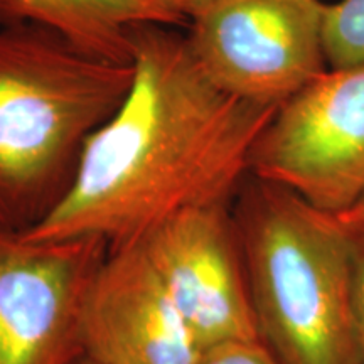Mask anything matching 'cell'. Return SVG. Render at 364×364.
<instances>
[{
	"label": "cell",
	"instance_id": "6da1fadb",
	"mask_svg": "<svg viewBox=\"0 0 364 364\" xmlns=\"http://www.w3.org/2000/svg\"><path fill=\"white\" fill-rule=\"evenodd\" d=\"M130 39L129 95L88 139L65 201L26 235L100 236L117 248L186 209L233 204L250 174L275 108L221 91L172 27L136 26Z\"/></svg>",
	"mask_w": 364,
	"mask_h": 364
},
{
	"label": "cell",
	"instance_id": "7a4b0ae2",
	"mask_svg": "<svg viewBox=\"0 0 364 364\" xmlns=\"http://www.w3.org/2000/svg\"><path fill=\"white\" fill-rule=\"evenodd\" d=\"M134 75L43 27L0 26V228L26 233L56 211Z\"/></svg>",
	"mask_w": 364,
	"mask_h": 364
},
{
	"label": "cell",
	"instance_id": "3957f363",
	"mask_svg": "<svg viewBox=\"0 0 364 364\" xmlns=\"http://www.w3.org/2000/svg\"><path fill=\"white\" fill-rule=\"evenodd\" d=\"M258 338L280 364H363L351 233L294 191L247 176L231 204Z\"/></svg>",
	"mask_w": 364,
	"mask_h": 364
},
{
	"label": "cell",
	"instance_id": "277c9868",
	"mask_svg": "<svg viewBox=\"0 0 364 364\" xmlns=\"http://www.w3.org/2000/svg\"><path fill=\"white\" fill-rule=\"evenodd\" d=\"M322 0H208L189 17L191 51L231 97L279 108L327 65Z\"/></svg>",
	"mask_w": 364,
	"mask_h": 364
},
{
	"label": "cell",
	"instance_id": "5b68a950",
	"mask_svg": "<svg viewBox=\"0 0 364 364\" xmlns=\"http://www.w3.org/2000/svg\"><path fill=\"white\" fill-rule=\"evenodd\" d=\"M250 174L341 215L364 196V63L327 70L277 108Z\"/></svg>",
	"mask_w": 364,
	"mask_h": 364
},
{
	"label": "cell",
	"instance_id": "8992f818",
	"mask_svg": "<svg viewBox=\"0 0 364 364\" xmlns=\"http://www.w3.org/2000/svg\"><path fill=\"white\" fill-rule=\"evenodd\" d=\"M110 252L100 236L41 240L0 228V364H73L90 287Z\"/></svg>",
	"mask_w": 364,
	"mask_h": 364
},
{
	"label": "cell",
	"instance_id": "52a82bcc",
	"mask_svg": "<svg viewBox=\"0 0 364 364\" xmlns=\"http://www.w3.org/2000/svg\"><path fill=\"white\" fill-rule=\"evenodd\" d=\"M134 241L203 348L260 339L231 204L186 209Z\"/></svg>",
	"mask_w": 364,
	"mask_h": 364
},
{
	"label": "cell",
	"instance_id": "ba28073f",
	"mask_svg": "<svg viewBox=\"0 0 364 364\" xmlns=\"http://www.w3.org/2000/svg\"><path fill=\"white\" fill-rule=\"evenodd\" d=\"M81 343L97 364H194L204 349L135 241L110 248L100 267Z\"/></svg>",
	"mask_w": 364,
	"mask_h": 364
},
{
	"label": "cell",
	"instance_id": "9c48e42d",
	"mask_svg": "<svg viewBox=\"0 0 364 364\" xmlns=\"http://www.w3.org/2000/svg\"><path fill=\"white\" fill-rule=\"evenodd\" d=\"M38 26L86 54L132 65L130 31L179 26L150 0H0V26Z\"/></svg>",
	"mask_w": 364,
	"mask_h": 364
},
{
	"label": "cell",
	"instance_id": "30bf717a",
	"mask_svg": "<svg viewBox=\"0 0 364 364\" xmlns=\"http://www.w3.org/2000/svg\"><path fill=\"white\" fill-rule=\"evenodd\" d=\"M324 48L329 68L364 63V0L327 4Z\"/></svg>",
	"mask_w": 364,
	"mask_h": 364
},
{
	"label": "cell",
	"instance_id": "8fae6325",
	"mask_svg": "<svg viewBox=\"0 0 364 364\" xmlns=\"http://www.w3.org/2000/svg\"><path fill=\"white\" fill-rule=\"evenodd\" d=\"M194 364H280L260 339L226 341L204 348Z\"/></svg>",
	"mask_w": 364,
	"mask_h": 364
},
{
	"label": "cell",
	"instance_id": "7c38bea8",
	"mask_svg": "<svg viewBox=\"0 0 364 364\" xmlns=\"http://www.w3.org/2000/svg\"><path fill=\"white\" fill-rule=\"evenodd\" d=\"M349 233L353 243V304L359 331H364V231L349 230Z\"/></svg>",
	"mask_w": 364,
	"mask_h": 364
},
{
	"label": "cell",
	"instance_id": "4fadbf2b",
	"mask_svg": "<svg viewBox=\"0 0 364 364\" xmlns=\"http://www.w3.org/2000/svg\"><path fill=\"white\" fill-rule=\"evenodd\" d=\"M159 9L167 12L179 26H188L189 17L208 0H150Z\"/></svg>",
	"mask_w": 364,
	"mask_h": 364
},
{
	"label": "cell",
	"instance_id": "5bb4252c",
	"mask_svg": "<svg viewBox=\"0 0 364 364\" xmlns=\"http://www.w3.org/2000/svg\"><path fill=\"white\" fill-rule=\"evenodd\" d=\"M336 216H338V220L343 223L346 228H349V230L364 231V196L353 208H349L348 211Z\"/></svg>",
	"mask_w": 364,
	"mask_h": 364
},
{
	"label": "cell",
	"instance_id": "9a60e30c",
	"mask_svg": "<svg viewBox=\"0 0 364 364\" xmlns=\"http://www.w3.org/2000/svg\"><path fill=\"white\" fill-rule=\"evenodd\" d=\"M73 364H97V363H93L91 361V359H88V358H85V356H81L78 361H75Z\"/></svg>",
	"mask_w": 364,
	"mask_h": 364
},
{
	"label": "cell",
	"instance_id": "2e32d148",
	"mask_svg": "<svg viewBox=\"0 0 364 364\" xmlns=\"http://www.w3.org/2000/svg\"><path fill=\"white\" fill-rule=\"evenodd\" d=\"M361 348H363V364H364V331H361Z\"/></svg>",
	"mask_w": 364,
	"mask_h": 364
}]
</instances>
